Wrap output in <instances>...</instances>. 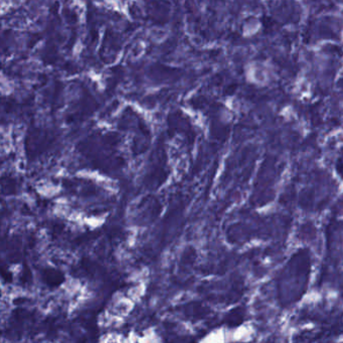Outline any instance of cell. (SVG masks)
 <instances>
[]
</instances>
